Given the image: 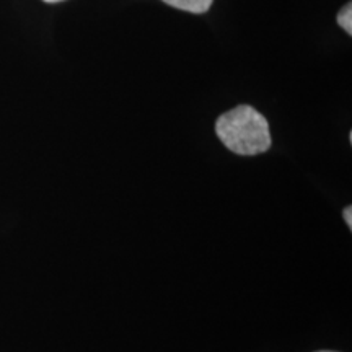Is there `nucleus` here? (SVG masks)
I'll return each mask as SVG.
<instances>
[{"label":"nucleus","mask_w":352,"mask_h":352,"mask_svg":"<svg viewBox=\"0 0 352 352\" xmlns=\"http://www.w3.org/2000/svg\"><path fill=\"white\" fill-rule=\"evenodd\" d=\"M215 134L228 151L241 157L267 152L272 144L267 120L250 104L223 113L215 122Z\"/></svg>","instance_id":"obj_1"},{"label":"nucleus","mask_w":352,"mask_h":352,"mask_svg":"<svg viewBox=\"0 0 352 352\" xmlns=\"http://www.w3.org/2000/svg\"><path fill=\"white\" fill-rule=\"evenodd\" d=\"M164 2L189 13H204L209 10L214 0H164Z\"/></svg>","instance_id":"obj_2"},{"label":"nucleus","mask_w":352,"mask_h":352,"mask_svg":"<svg viewBox=\"0 0 352 352\" xmlns=\"http://www.w3.org/2000/svg\"><path fill=\"white\" fill-rule=\"evenodd\" d=\"M338 25H340L347 34H352V3L351 2L346 3V6L341 8V12L338 13Z\"/></svg>","instance_id":"obj_3"},{"label":"nucleus","mask_w":352,"mask_h":352,"mask_svg":"<svg viewBox=\"0 0 352 352\" xmlns=\"http://www.w3.org/2000/svg\"><path fill=\"white\" fill-rule=\"evenodd\" d=\"M342 217H344V222L347 228H352V208L351 206H347V208H344V210H342Z\"/></svg>","instance_id":"obj_4"},{"label":"nucleus","mask_w":352,"mask_h":352,"mask_svg":"<svg viewBox=\"0 0 352 352\" xmlns=\"http://www.w3.org/2000/svg\"><path fill=\"white\" fill-rule=\"evenodd\" d=\"M44 2H47V3H57V2H63V0H44Z\"/></svg>","instance_id":"obj_5"},{"label":"nucleus","mask_w":352,"mask_h":352,"mask_svg":"<svg viewBox=\"0 0 352 352\" xmlns=\"http://www.w3.org/2000/svg\"><path fill=\"white\" fill-rule=\"evenodd\" d=\"M315 352H340V351H315Z\"/></svg>","instance_id":"obj_6"}]
</instances>
